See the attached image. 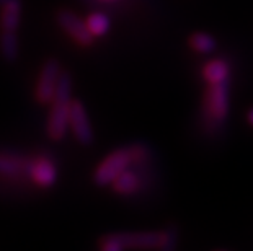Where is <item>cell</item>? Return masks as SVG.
Listing matches in <instances>:
<instances>
[{
	"label": "cell",
	"instance_id": "cell-1",
	"mask_svg": "<svg viewBox=\"0 0 253 251\" xmlns=\"http://www.w3.org/2000/svg\"><path fill=\"white\" fill-rule=\"evenodd\" d=\"M230 113V78L208 85L203 97V124L209 136L224 129Z\"/></svg>",
	"mask_w": 253,
	"mask_h": 251
},
{
	"label": "cell",
	"instance_id": "cell-2",
	"mask_svg": "<svg viewBox=\"0 0 253 251\" xmlns=\"http://www.w3.org/2000/svg\"><path fill=\"white\" fill-rule=\"evenodd\" d=\"M72 105V77L69 72L61 73L56 93L51 101V111L47 116L46 132L51 141H62L67 136L69 117H71Z\"/></svg>",
	"mask_w": 253,
	"mask_h": 251
},
{
	"label": "cell",
	"instance_id": "cell-3",
	"mask_svg": "<svg viewBox=\"0 0 253 251\" xmlns=\"http://www.w3.org/2000/svg\"><path fill=\"white\" fill-rule=\"evenodd\" d=\"M159 232H116L100 237L98 248L103 251H125V250H159Z\"/></svg>",
	"mask_w": 253,
	"mask_h": 251
},
{
	"label": "cell",
	"instance_id": "cell-4",
	"mask_svg": "<svg viewBox=\"0 0 253 251\" xmlns=\"http://www.w3.org/2000/svg\"><path fill=\"white\" fill-rule=\"evenodd\" d=\"M132 165V153L129 145L120 147L113 150L110 155H106L98 167L93 172V183L98 188H106L111 186L118 176H120L126 168Z\"/></svg>",
	"mask_w": 253,
	"mask_h": 251
},
{
	"label": "cell",
	"instance_id": "cell-5",
	"mask_svg": "<svg viewBox=\"0 0 253 251\" xmlns=\"http://www.w3.org/2000/svg\"><path fill=\"white\" fill-rule=\"evenodd\" d=\"M61 73H62L61 62L54 57L47 59L41 69V73L38 77V83L35 88V98L40 105H47L52 101Z\"/></svg>",
	"mask_w": 253,
	"mask_h": 251
},
{
	"label": "cell",
	"instance_id": "cell-6",
	"mask_svg": "<svg viewBox=\"0 0 253 251\" xmlns=\"http://www.w3.org/2000/svg\"><path fill=\"white\" fill-rule=\"evenodd\" d=\"M56 21L77 44L84 47L93 46L95 38L88 31L87 23H85L84 20H80L74 12H71V10H59L56 15Z\"/></svg>",
	"mask_w": 253,
	"mask_h": 251
},
{
	"label": "cell",
	"instance_id": "cell-7",
	"mask_svg": "<svg viewBox=\"0 0 253 251\" xmlns=\"http://www.w3.org/2000/svg\"><path fill=\"white\" fill-rule=\"evenodd\" d=\"M69 127L72 129L75 139L85 147H90L95 142V132L90 124V117L82 101L72 100L71 117H69Z\"/></svg>",
	"mask_w": 253,
	"mask_h": 251
},
{
	"label": "cell",
	"instance_id": "cell-8",
	"mask_svg": "<svg viewBox=\"0 0 253 251\" xmlns=\"http://www.w3.org/2000/svg\"><path fill=\"white\" fill-rule=\"evenodd\" d=\"M30 178L40 188H52L57 181V167L49 157H38L30 163Z\"/></svg>",
	"mask_w": 253,
	"mask_h": 251
},
{
	"label": "cell",
	"instance_id": "cell-9",
	"mask_svg": "<svg viewBox=\"0 0 253 251\" xmlns=\"http://www.w3.org/2000/svg\"><path fill=\"white\" fill-rule=\"evenodd\" d=\"M30 163L31 160L17 153H0V175L12 179L30 178Z\"/></svg>",
	"mask_w": 253,
	"mask_h": 251
},
{
	"label": "cell",
	"instance_id": "cell-10",
	"mask_svg": "<svg viewBox=\"0 0 253 251\" xmlns=\"http://www.w3.org/2000/svg\"><path fill=\"white\" fill-rule=\"evenodd\" d=\"M113 191L120 196H134L142 188V178L136 170H132V165L126 168L118 178L113 181Z\"/></svg>",
	"mask_w": 253,
	"mask_h": 251
},
{
	"label": "cell",
	"instance_id": "cell-11",
	"mask_svg": "<svg viewBox=\"0 0 253 251\" xmlns=\"http://www.w3.org/2000/svg\"><path fill=\"white\" fill-rule=\"evenodd\" d=\"M203 77L208 85L224 82L230 78V66L225 59H212L203 69Z\"/></svg>",
	"mask_w": 253,
	"mask_h": 251
},
{
	"label": "cell",
	"instance_id": "cell-12",
	"mask_svg": "<svg viewBox=\"0 0 253 251\" xmlns=\"http://www.w3.org/2000/svg\"><path fill=\"white\" fill-rule=\"evenodd\" d=\"M21 20V0H8L2 5V17H0V26L2 30L17 31Z\"/></svg>",
	"mask_w": 253,
	"mask_h": 251
},
{
	"label": "cell",
	"instance_id": "cell-13",
	"mask_svg": "<svg viewBox=\"0 0 253 251\" xmlns=\"http://www.w3.org/2000/svg\"><path fill=\"white\" fill-rule=\"evenodd\" d=\"M0 51H2V56L7 62H15L18 59V38L15 31H8L3 30L2 35H0Z\"/></svg>",
	"mask_w": 253,
	"mask_h": 251
},
{
	"label": "cell",
	"instance_id": "cell-14",
	"mask_svg": "<svg viewBox=\"0 0 253 251\" xmlns=\"http://www.w3.org/2000/svg\"><path fill=\"white\" fill-rule=\"evenodd\" d=\"M85 23H87V28L93 35V38H101V36L108 35V31L111 28V20L103 12L90 13L87 20H85Z\"/></svg>",
	"mask_w": 253,
	"mask_h": 251
},
{
	"label": "cell",
	"instance_id": "cell-15",
	"mask_svg": "<svg viewBox=\"0 0 253 251\" xmlns=\"http://www.w3.org/2000/svg\"><path fill=\"white\" fill-rule=\"evenodd\" d=\"M190 46L201 54H211L217 49V41L211 35L198 31V33H193L190 36Z\"/></svg>",
	"mask_w": 253,
	"mask_h": 251
},
{
	"label": "cell",
	"instance_id": "cell-16",
	"mask_svg": "<svg viewBox=\"0 0 253 251\" xmlns=\"http://www.w3.org/2000/svg\"><path fill=\"white\" fill-rule=\"evenodd\" d=\"M180 243V230L176 225H167L160 230V251H175Z\"/></svg>",
	"mask_w": 253,
	"mask_h": 251
},
{
	"label": "cell",
	"instance_id": "cell-17",
	"mask_svg": "<svg viewBox=\"0 0 253 251\" xmlns=\"http://www.w3.org/2000/svg\"><path fill=\"white\" fill-rule=\"evenodd\" d=\"M247 121H249V124L253 127V108H250V111L247 113Z\"/></svg>",
	"mask_w": 253,
	"mask_h": 251
},
{
	"label": "cell",
	"instance_id": "cell-18",
	"mask_svg": "<svg viewBox=\"0 0 253 251\" xmlns=\"http://www.w3.org/2000/svg\"><path fill=\"white\" fill-rule=\"evenodd\" d=\"M100 3H113V2H118V0H96Z\"/></svg>",
	"mask_w": 253,
	"mask_h": 251
}]
</instances>
